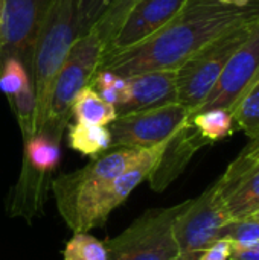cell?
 <instances>
[{"mask_svg":"<svg viewBox=\"0 0 259 260\" xmlns=\"http://www.w3.org/2000/svg\"><path fill=\"white\" fill-rule=\"evenodd\" d=\"M255 18H259V0L247 6L223 5L218 0H188L172 20L147 40L105 53L98 70L124 78L153 70H177L215 37Z\"/></svg>","mask_w":259,"mask_h":260,"instance_id":"1","label":"cell"},{"mask_svg":"<svg viewBox=\"0 0 259 260\" xmlns=\"http://www.w3.org/2000/svg\"><path fill=\"white\" fill-rule=\"evenodd\" d=\"M142 151L136 148H113L95 157L87 166L52 180L50 189L58 212L73 233L95 229V213L99 200L111 181L131 166Z\"/></svg>","mask_w":259,"mask_h":260,"instance_id":"2","label":"cell"},{"mask_svg":"<svg viewBox=\"0 0 259 260\" xmlns=\"http://www.w3.org/2000/svg\"><path fill=\"white\" fill-rule=\"evenodd\" d=\"M78 37V0H52L32 50L31 78L35 94V133L46 123L55 79Z\"/></svg>","mask_w":259,"mask_h":260,"instance_id":"3","label":"cell"},{"mask_svg":"<svg viewBox=\"0 0 259 260\" xmlns=\"http://www.w3.org/2000/svg\"><path fill=\"white\" fill-rule=\"evenodd\" d=\"M256 21L258 18L249 20L224 30L176 70L179 102L191 113L203 105L234 53L249 38Z\"/></svg>","mask_w":259,"mask_h":260,"instance_id":"4","label":"cell"},{"mask_svg":"<svg viewBox=\"0 0 259 260\" xmlns=\"http://www.w3.org/2000/svg\"><path fill=\"white\" fill-rule=\"evenodd\" d=\"M61 136L63 131L43 128L24 140L21 172L8 201L11 216L31 221L41 215L52 174L60 163Z\"/></svg>","mask_w":259,"mask_h":260,"instance_id":"5","label":"cell"},{"mask_svg":"<svg viewBox=\"0 0 259 260\" xmlns=\"http://www.w3.org/2000/svg\"><path fill=\"white\" fill-rule=\"evenodd\" d=\"M188 201L147 210L121 235L105 242L108 260H188L180 256L174 236V221Z\"/></svg>","mask_w":259,"mask_h":260,"instance_id":"6","label":"cell"},{"mask_svg":"<svg viewBox=\"0 0 259 260\" xmlns=\"http://www.w3.org/2000/svg\"><path fill=\"white\" fill-rule=\"evenodd\" d=\"M104 53L105 40L96 26L76 38L55 79L47 119L43 128L64 131L70 122V107L73 99L90 84L93 75L99 69Z\"/></svg>","mask_w":259,"mask_h":260,"instance_id":"7","label":"cell"},{"mask_svg":"<svg viewBox=\"0 0 259 260\" xmlns=\"http://www.w3.org/2000/svg\"><path fill=\"white\" fill-rule=\"evenodd\" d=\"M223 197L217 184H212L188 206L174 221V236L180 256L197 260L198 256L220 239L221 230L231 222Z\"/></svg>","mask_w":259,"mask_h":260,"instance_id":"8","label":"cell"},{"mask_svg":"<svg viewBox=\"0 0 259 260\" xmlns=\"http://www.w3.org/2000/svg\"><path fill=\"white\" fill-rule=\"evenodd\" d=\"M191 111L180 102L118 116L110 125L111 148L147 149L169 140L189 119Z\"/></svg>","mask_w":259,"mask_h":260,"instance_id":"9","label":"cell"},{"mask_svg":"<svg viewBox=\"0 0 259 260\" xmlns=\"http://www.w3.org/2000/svg\"><path fill=\"white\" fill-rule=\"evenodd\" d=\"M52 0H3L0 20V64L6 58L21 59L29 72L37 34Z\"/></svg>","mask_w":259,"mask_h":260,"instance_id":"10","label":"cell"},{"mask_svg":"<svg viewBox=\"0 0 259 260\" xmlns=\"http://www.w3.org/2000/svg\"><path fill=\"white\" fill-rule=\"evenodd\" d=\"M259 76V18L243 46L234 53L217 85L197 111L224 108L232 113ZM195 111V113H197ZM192 114V113H191Z\"/></svg>","mask_w":259,"mask_h":260,"instance_id":"11","label":"cell"},{"mask_svg":"<svg viewBox=\"0 0 259 260\" xmlns=\"http://www.w3.org/2000/svg\"><path fill=\"white\" fill-rule=\"evenodd\" d=\"M186 2L188 0H133L111 34L105 53L124 50L147 40L172 20Z\"/></svg>","mask_w":259,"mask_h":260,"instance_id":"12","label":"cell"},{"mask_svg":"<svg viewBox=\"0 0 259 260\" xmlns=\"http://www.w3.org/2000/svg\"><path fill=\"white\" fill-rule=\"evenodd\" d=\"M124 101L116 105L118 116L165 107L179 102L176 70H153L127 78Z\"/></svg>","mask_w":259,"mask_h":260,"instance_id":"13","label":"cell"},{"mask_svg":"<svg viewBox=\"0 0 259 260\" xmlns=\"http://www.w3.org/2000/svg\"><path fill=\"white\" fill-rule=\"evenodd\" d=\"M168 142L169 140L143 149L140 157L111 181V184L98 203L95 213V227H104L110 213L116 207H119L130 197V193L139 184H142V181L148 180V177L156 169Z\"/></svg>","mask_w":259,"mask_h":260,"instance_id":"14","label":"cell"},{"mask_svg":"<svg viewBox=\"0 0 259 260\" xmlns=\"http://www.w3.org/2000/svg\"><path fill=\"white\" fill-rule=\"evenodd\" d=\"M206 145L208 142L188 119L169 139L156 169L148 177L151 189L154 192H163L185 171L195 152Z\"/></svg>","mask_w":259,"mask_h":260,"instance_id":"15","label":"cell"},{"mask_svg":"<svg viewBox=\"0 0 259 260\" xmlns=\"http://www.w3.org/2000/svg\"><path fill=\"white\" fill-rule=\"evenodd\" d=\"M223 204L232 221L255 216L259 212V169L221 193Z\"/></svg>","mask_w":259,"mask_h":260,"instance_id":"16","label":"cell"},{"mask_svg":"<svg viewBox=\"0 0 259 260\" xmlns=\"http://www.w3.org/2000/svg\"><path fill=\"white\" fill-rule=\"evenodd\" d=\"M116 117V108L107 104L90 85L76 94L70 107V119L79 123L108 126Z\"/></svg>","mask_w":259,"mask_h":260,"instance_id":"17","label":"cell"},{"mask_svg":"<svg viewBox=\"0 0 259 260\" xmlns=\"http://www.w3.org/2000/svg\"><path fill=\"white\" fill-rule=\"evenodd\" d=\"M67 128L69 146L82 155L95 158L111 148V134L108 126L75 122L67 125Z\"/></svg>","mask_w":259,"mask_h":260,"instance_id":"18","label":"cell"},{"mask_svg":"<svg viewBox=\"0 0 259 260\" xmlns=\"http://www.w3.org/2000/svg\"><path fill=\"white\" fill-rule=\"evenodd\" d=\"M189 120L198 134L208 142V145L227 139L234 134V116L229 110L224 108H211L192 113Z\"/></svg>","mask_w":259,"mask_h":260,"instance_id":"19","label":"cell"},{"mask_svg":"<svg viewBox=\"0 0 259 260\" xmlns=\"http://www.w3.org/2000/svg\"><path fill=\"white\" fill-rule=\"evenodd\" d=\"M259 163V134L250 139L249 143L243 148V151L237 155V158L227 166L223 177L215 183L221 193L234 187L240 180H243L253 166Z\"/></svg>","mask_w":259,"mask_h":260,"instance_id":"20","label":"cell"},{"mask_svg":"<svg viewBox=\"0 0 259 260\" xmlns=\"http://www.w3.org/2000/svg\"><path fill=\"white\" fill-rule=\"evenodd\" d=\"M235 125L249 137L259 134V76L232 110Z\"/></svg>","mask_w":259,"mask_h":260,"instance_id":"21","label":"cell"},{"mask_svg":"<svg viewBox=\"0 0 259 260\" xmlns=\"http://www.w3.org/2000/svg\"><path fill=\"white\" fill-rule=\"evenodd\" d=\"M63 257L64 260H108V253L104 242L87 232H76L67 242Z\"/></svg>","mask_w":259,"mask_h":260,"instance_id":"22","label":"cell"},{"mask_svg":"<svg viewBox=\"0 0 259 260\" xmlns=\"http://www.w3.org/2000/svg\"><path fill=\"white\" fill-rule=\"evenodd\" d=\"M107 104H111L114 108L116 105H119L125 94H127V87H128V81L127 78L116 75L113 72L108 70H98L90 84H89Z\"/></svg>","mask_w":259,"mask_h":260,"instance_id":"23","label":"cell"},{"mask_svg":"<svg viewBox=\"0 0 259 260\" xmlns=\"http://www.w3.org/2000/svg\"><path fill=\"white\" fill-rule=\"evenodd\" d=\"M29 82H32L31 72L21 59L11 56L0 64V90L8 98L12 99Z\"/></svg>","mask_w":259,"mask_h":260,"instance_id":"24","label":"cell"},{"mask_svg":"<svg viewBox=\"0 0 259 260\" xmlns=\"http://www.w3.org/2000/svg\"><path fill=\"white\" fill-rule=\"evenodd\" d=\"M220 239H227L234 245H252L259 242V219L247 218L231 221L220 233Z\"/></svg>","mask_w":259,"mask_h":260,"instance_id":"25","label":"cell"},{"mask_svg":"<svg viewBox=\"0 0 259 260\" xmlns=\"http://www.w3.org/2000/svg\"><path fill=\"white\" fill-rule=\"evenodd\" d=\"M114 0H78L79 35L89 32Z\"/></svg>","mask_w":259,"mask_h":260,"instance_id":"26","label":"cell"},{"mask_svg":"<svg viewBox=\"0 0 259 260\" xmlns=\"http://www.w3.org/2000/svg\"><path fill=\"white\" fill-rule=\"evenodd\" d=\"M232 253V244L227 239H218L209 248H206L197 260H229Z\"/></svg>","mask_w":259,"mask_h":260,"instance_id":"27","label":"cell"},{"mask_svg":"<svg viewBox=\"0 0 259 260\" xmlns=\"http://www.w3.org/2000/svg\"><path fill=\"white\" fill-rule=\"evenodd\" d=\"M231 256L237 260H259V247L256 244L252 245H234Z\"/></svg>","mask_w":259,"mask_h":260,"instance_id":"28","label":"cell"},{"mask_svg":"<svg viewBox=\"0 0 259 260\" xmlns=\"http://www.w3.org/2000/svg\"><path fill=\"white\" fill-rule=\"evenodd\" d=\"M223 5H231V6H247L253 3L255 0H218Z\"/></svg>","mask_w":259,"mask_h":260,"instance_id":"29","label":"cell"},{"mask_svg":"<svg viewBox=\"0 0 259 260\" xmlns=\"http://www.w3.org/2000/svg\"><path fill=\"white\" fill-rule=\"evenodd\" d=\"M2 11H3V0H0V20H2Z\"/></svg>","mask_w":259,"mask_h":260,"instance_id":"30","label":"cell"},{"mask_svg":"<svg viewBox=\"0 0 259 260\" xmlns=\"http://www.w3.org/2000/svg\"><path fill=\"white\" fill-rule=\"evenodd\" d=\"M256 169H259V163L256 165V166H253V168H252V171H250L249 174H252V172H253V171H256ZM249 174H247V175H249ZM247 175H246V177H247Z\"/></svg>","mask_w":259,"mask_h":260,"instance_id":"31","label":"cell"},{"mask_svg":"<svg viewBox=\"0 0 259 260\" xmlns=\"http://www.w3.org/2000/svg\"><path fill=\"white\" fill-rule=\"evenodd\" d=\"M252 218H256V219H259V212L255 215V216H252Z\"/></svg>","mask_w":259,"mask_h":260,"instance_id":"32","label":"cell"},{"mask_svg":"<svg viewBox=\"0 0 259 260\" xmlns=\"http://www.w3.org/2000/svg\"><path fill=\"white\" fill-rule=\"evenodd\" d=\"M229 260H237V259H234V257H232V256H231V259H229Z\"/></svg>","mask_w":259,"mask_h":260,"instance_id":"33","label":"cell"},{"mask_svg":"<svg viewBox=\"0 0 259 260\" xmlns=\"http://www.w3.org/2000/svg\"><path fill=\"white\" fill-rule=\"evenodd\" d=\"M255 244H256V245H258V247H259V242H255Z\"/></svg>","mask_w":259,"mask_h":260,"instance_id":"34","label":"cell"}]
</instances>
